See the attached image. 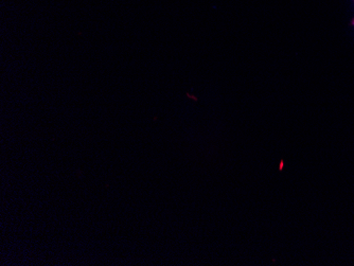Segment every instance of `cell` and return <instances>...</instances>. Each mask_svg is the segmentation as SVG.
<instances>
[{"mask_svg":"<svg viewBox=\"0 0 354 266\" xmlns=\"http://www.w3.org/2000/svg\"><path fill=\"white\" fill-rule=\"evenodd\" d=\"M351 25L353 26V27H354V19H352Z\"/></svg>","mask_w":354,"mask_h":266,"instance_id":"6da1fadb","label":"cell"}]
</instances>
